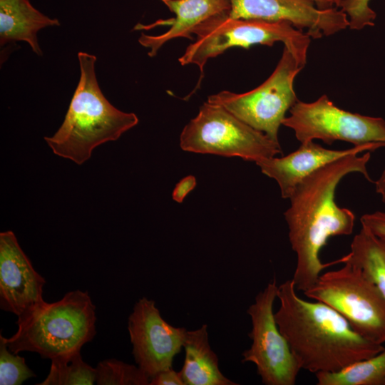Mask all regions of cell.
Masks as SVG:
<instances>
[{
	"instance_id": "6da1fadb",
	"label": "cell",
	"mask_w": 385,
	"mask_h": 385,
	"mask_svg": "<svg viewBox=\"0 0 385 385\" xmlns=\"http://www.w3.org/2000/svg\"><path fill=\"white\" fill-rule=\"evenodd\" d=\"M371 153L348 155L323 166L306 177L289 197L290 206L284 215L289 240L297 255L292 277L297 291L308 290L324 269L342 263L341 258L322 263L319 257L329 237L349 235L354 227L355 215L337 205L336 189L351 173H359L373 182L367 171Z\"/></svg>"
},
{
	"instance_id": "d4e9b609",
	"label": "cell",
	"mask_w": 385,
	"mask_h": 385,
	"mask_svg": "<svg viewBox=\"0 0 385 385\" xmlns=\"http://www.w3.org/2000/svg\"><path fill=\"white\" fill-rule=\"evenodd\" d=\"M150 385H185L180 371L173 368L156 374L150 381Z\"/></svg>"
},
{
	"instance_id": "ac0fdd59",
	"label": "cell",
	"mask_w": 385,
	"mask_h": 385,
	"mask_svg": "<svg viewBox=\"0 0 385 385\" xmlns=\"http://www.w3.org/2000/svg\"><path fill=\"white\" fill-rule=\"evenodd\" d=\"M350 252L341 257L349 262L378 287L385 298V237L376 236L361 227L350 245Z\"/></svg>"
},
{
	"instance_id": "9c48e42d",
	"label": "cell",
	"mask_w": 385,
	"mask_h": 385,
	"mask_svg": "<svg viewBox=\"0 0 385 385\" xmlns=\"http://www.w3.org/2000/svg\"><path fill=\"white\" fill-rule=\"evenodd\" d=\"M289 113L282 125L292 129L301 143L319 139L329 145L336 140L350 143L354 146L385 144L384 118L341 109L326 95L312 103L298 100Z\"/></svg>"
},
{
	"instance_id": "3957f363",
	"label": "cell",
	"mask_w": 385,
	"mask_h": 385,
	"mask_svg": "<svg viewBox=\"0 0 385 385\" xmlns=\"http://www.w3.org/2000/svg\"><path fill=\"white\" fill-rule=\"evenodd\" d=\"M78 59L80 78L65 118L54 135L44 140L54 154L81 165L97 146L118 140L135 126L138 118L118 110L104 96L96 75V56L80 51Z\"/></svg>"
},
{
	"instance_id": "ffe728a7",
	"label": "cell",
	"mask_w": 385,
	"mask_h": 385,
	"mask_svg": "<svg viewBox=\"0 0 385 385\" xmlns=\"http://www.w3.org/2000/svg\"><path fill=\"white\" fill-rule=\"evenodd\" d=\"M48 374L38 385H92L96 381V370L86 363L81 349L51 359Z\"/></svg>"
},
{
	"instance_id": "e0dca14e",
	"label": "cell",
	"mask_w": 385,
	"mask_h": 385,
	"mask_svg": "<svg viewBox=\"0 0 385 385\" xmlns=\"http://www.w3.org/2000/svg\"><path fill=\"white\" fill-rule=\"evenodd\" d=\"M185 359L180 373L185 385H237L219 368V359L209 343L207 326L186 332Z\"/></svg>"
},
{
	"instance_id": "4316f807",
	"label": "cell",
	"mask_w": 385,
	"mask_h": 385,
	"mask_svg": "<svg viewBox=\"0 0 385 385\" xmlns=\"http://www.w3.org/2000/svg\"><path fill=\"white\" fill-rule=\"evenodd\" d=\"M374 183L376 193L381 196V200L385 203V168Z\"/></svg>"
},
{
	"instance_id": "7a4b0ae2",
	"label": "cell",
	"mask_w": 385,
	"mask_h": 385,
	"mask_svg": "<svg viewBox=\"0 0 385 385\" xmlns=\"http://www.w3.org/2000/svg\"><path fill=\"white\" fill-rule=\"evenodd\" d=\"M277 297L280 305L274 313L276 323L301 369L334 372L384 348L361 337L327 304L299 297L292 279L278 287Z\"/></svg>"
},
{
	"instance_id": "44dd1931",
	"label": "cell",
	"mask_w": 385,
	"mask_h": 385,
	"mask_svg": "<svg viewBox=\"0 0 385 385\" xmlns=\"http://www.w3.org/2000/svg\"><path fill=\"white\" fill-rule=\"evenodd\" d=\"M98 385H148L150 377L137 365L115 359H104L96 367Z\"/></svg>"
},
{
	"instance_id": "d6986e66",
	"label": "cell",
	"mask_w": 385,
	"mask_h": 385,
	"mask_svg": "<svg viewBox=\"0 0 385 385\" xmlns=\"http://www.w3.org/2000/svg\"><path fill=\"white\" fill-rule=\"evenodd\" d=\"M315 374L318 385H385V346L377 354L339 371Z\"/></svg>"
},
{
	"instance_id": "603a6c76",
	"label": "cell",
	"mask_w": 385,
	"mask_h": 385,
	"mask_svg": "<svg viewBox=\"0 0 385 385\" xmlns=\"http://www.w3.org/2000/svg\"><path fill=\"white\" fill-rule=\"evenodd\" d=\"M370 0H337L336 7L340 8L349 17V27L360 30L374 26L376 14L369 4Z\"/></svg>"
},
{
	"instance_id": "5bb4252c",
	"label": "cell",
	"mask_w": 385,
	"mask_h": 385,
	"mask_svg": "<svg viewBox=\"0 0 385 385\" xmlns=\"http://www.w3.org/2000/svg\"><path fill=\"white\" fill-rule=\"evenodd\" d=\"M384 147V143H374L345 150H332L311 140L301 143L297 150L284 157L266 158L255 163L263 174L277 181L282 198L289 199L306 177L323 166L348 155L373 152Z\"/></svg>"
},
{
	"instance_id": "7c38bea8",
	"label": "cell",
	"mask_w": 385,
	"mask_h": 385,
	"mask_svg": "<svg viewBox=\"0 0 385 385\" xmlns=\"http://www.w3.org/2000/svg\"><path fill=\"white\" fill-rule=\"evenodd\" d=\"M233 19L287 21L312 38L329 36L349 26L346 14L334 7L319 9L312 0H230Z\"/></svg>"
},
{
	"instance_id": "8fae6325",
	"label": "cell",
	"mask_w": 385,
	"mask_h": 385,
	"mask_svg": "<svg viewBox=\"0 0 385 385\" xmlns=\"http://www.w3.org/2000/svg\"><path fill=\"white\" fill-rule=\"evenodd\" d=\"M128 331L135 361L151 379L172 368L174 357L183 347L187 329L168 323L155 302L143 297L128 317Z\"/></svg>"
},
{
	"instance_id": "52a82bcc",
	"label": "cell",
	"mask_w": 385,
	"mask_h": 385,
	"mask_svg": "<svg viewBox=\"0 0 385 385\" xmlns=\"http://www.w3.org/2000/svg\"><path fill=\"white\" fill-rule=\"evenodd\" d=\"M180 145L188 152L239 157L255 163L282 153L279 143L222 106L207 101L183 128Z\"/></svg>"
},
{
	"instance_id": "277c9868",
	"label": "cell",
	"mask_w": 385,
	"mask_h": 385,
	"mask_svg": "<svg viewBox=\"0 0 385 385\" xmlns=\"http://www.w3.org/2000/svg\"><path fill=\"white\" fill-rule=\"evenodd\" d=\"M96 322V306L88 292L76 289L58 301H44L18 317L16 333L4 339L15 354L31 351L52 359L92 341Z\"/></svg>"
},
{
	"instance_id": "30bf717a",
	"label": "cell",
	"mask_w": 385,
	"mask_h": 385,
	"mask_svg": "<svg viewBox=\"0 0 385 385\" xmlns=\"http://www.w3.org/2000/svg\"><path fill=\"white\" fill-rule=\"evenodd\" d=\"M278 286L276 279L267 284L247 309L252 342L242 354V362L253 363L262 382L266 385H294L301 367L274 319L273 304Z\"/></svg>"
},
{
	"instance_id": "5b68a950",
	"label": "cell",
	"mask_w": 385,
	"mask_h": 385,
	"mask_svg": "<svg viewBox=\"0 0 385 385\" xmlns=\"http://www.w3.org/2000/svg\"><path fill=\"white\" fill-rule=\"evenodd\" d=\"M195 36L178 61L182 66L195 64L203 76L207 61L232 47L248 48L252 45L272 46L281 41L304 66L310 36L287 21L272 22L257 19H233L228 14L213 16L192 31Z\"/></svg>"
},
{
	"instance_id": "9a60e30c",
	"label": "cell",
	"mask_w": 385,
	"mask_h": 385,
	"mask_svg": "<svg viewBox=\"0 0 385 385\" xmlns=\"http://www.w3.org/2000/svg\"><path fill=\"white\" fill-rule=\"evenodd\" d=\"M175 14V17L158 20L149 25L138 24L135 31L149 30L158 26H169V29L160 35L152 36L141 33L139 43L149 48L148 56L157 55L160 48L168 41L185 38L193 39L192 31L195 27L206 20L221 14H229L231 9L230 0H160Z\"/></svg>"
},
{
	"instance_id": "cb8c5ba5",
	"label": "cell",
	"mask_w": 385,
	"mask_h": 385,
	"mask_svg": "<svg viewBox=\"0 0 385 385\" xmlns=\"http://www.w3.org/2000/svg\"><path fill=\"white\" fill-rule=\"evenodd\" d=\"M360 221L362 228L376 236L385 237V212L375 211L364 214Z\"/></svg>"
},
{
	"instance_id": "484cf974",
	"label": "cell",
	"mask_w": 385,
	"mask_h": 385,
	"mask_svg": "<svg viewBox=\"0 0 385 385\" xmlns=\"http://www.w3.org/2000/svg\"><path fill=\"white\" fill-rule=\"evenodd\" d=\"M196 185L195 178L188 175L183 178L175 187L173 192V198L178 202H182L187 195L192 191Z\"/></svg>"
},
{
	"instance_id": "2e32d148",
	"label": "cell",
	"mask_w": 385,
	"mask_h": 385,
	"mask_svg": "<svg viewBox=\"0 0 385 385\" xmlns=\"http://www.w3.org/2000/svg\"><path fill=\"white\" fill-rule=\"evenodd\" d=\"M57 19L36 9L29 0H0V45L24 41L38 56H42L37 34L44 28L59 26Z\"/></svg>"
},
{
	"instance_id": "7402d4cb",
	"label": "cell",
	"mask_w": 385,
	"mask_h": 385,
	"mask_svg": "<svg viewBox=\"0 0 385 385\" xmlns=\"http://www.w3.org/2000/svg\"><path fill=\"white\" fill-rule=\"evenodd\" d=\"M36 374L26 364L25 359L9 350L0 334V384L20 385Z\"/></svg>"
},
{
	"instance_id": "4fadbf2b",
	"label": "cell",
	"mask_w": 385,
	"mask_h": 385,
	"mask_svg": "<svg viewBox=\"0 0 385 385\" xmlns=\"http://www.w3.org/2000/svg\"><path fill=\"white\" fill-rule=\"evenodd\" d=\"M46 280L12 231L0 233V307L19 317L44 302Z\"/></svg>"
},
{
	"instance_id": "ba28073f",
	"label": "cell",
	"mask_w": 385,
	"mask_h": 385,
	"mask_svg": "<svg viewBox=\"0 0 385 385\" xmlns=\"http://www.w3.org/2000/svg\"><path fill=\"white\" fill-rule=\"evenodd\" d=\"M303 67L284 46L274 71L260 86L243 93L222 91L210 96L207 102L222 106L279 143L278 132L286 112L298 101L293 83Z\"/></svg>"
},
{
	"instance_id": "8992f818",
	"label": "cell",
	"mask_w": 385,
	"mask_h": 385,
	"mask_svg": "<svg viewBox=\"0 0 385 385\" xmlns=\"http://www.w3.org/2000/svg\"><path fill=\"white\" fill-rule=\"evenodd\" d=\"M338 270L321 274L304 292L338 312L352 329L372 343L385 342V298L357 267L349 262Z\"/></svg>"
},
{
	"instance_id": "83f0119b",
	"label": "cell",
	"mask_w": 385,
	"mask_h": 385,
	"mask_svg": "<svg viewBox=\"0 0 385 385\" xmlns=\"http://www.w3.org/2000/svg\"><path fill=\"white\" fill-rule=\"evenodd\" d=\"M319 9H329L336 7L337 0H312Z\"/></svg>"
}]
</instances>
